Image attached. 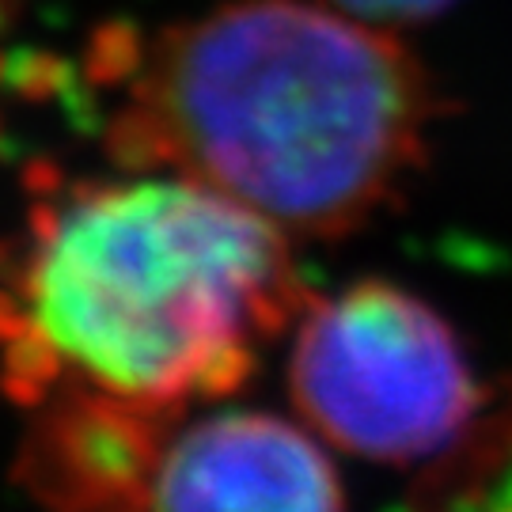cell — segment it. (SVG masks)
I'll list each match as a JSON object with an SVG mask.
<instances>
[{
    "label": "cell",
    "mask_w": 512,
    "mask_h": 512,
    "mask_svg": "<svg viewBox=\"0 0 512 512\" xmlns=\"http://www.w3.org/2000/svg\"><path fill=\"white\" fill-rule=\"evenodd\" d=\"M107 152L213 190L281 236L334 239L425 160L437 99L391 27L330 0H228L152 31L110 27Z\"/></svg>",
    "instance_id": "1"
},
{
    "label": "cell",
    "mask_w": 512,
    "mask_h": 512,
    "mask_svg": "<svg viewBox=\"0 0 512 512\" xmlns=\"http://www.w3.org/2000/svg\"><path fill=\"white\" fill-rule=\"evenodd\" d=\"M308 300L289 236L190 179L61 186L0 281V380L23 410L95 391L183 414L239 391Z\"/></svg>",
    "instance_id": "2"
},
{
    "label": "cell",
    "mask_w": 512,
    "mask_h": 512,
    "mask_svg": "<svg viewBox=\"0 0 512 512\" xmlns=\"http://www.w3.org/2000/svg\"><path fill=\"white\" fill-rule=\"evenodd\" d=\"M289 395L311 433L380 463L440 452L482 403L448 319L387 281H361L304 304Z\"/></svg>",
    "instance_id": "3"
},
{
    "label": "cell",
    "mask_w": 512,
    "mask_h": 512,
    "mask_svg": "<svg viewBox=\"0 0 512 512\" xmlns=\"http://www.w3.org/2000/svg\"><path fill=\"white\" fill-rule=\"evenodd\" d=\"M145 512H346V497L304 425L224 410L171 433Z\"/></svg>",
    "instance_id": "4"
},
{
    "label": "cell",
    "mask_w": 512,
    "mask_h": 512,
    "mask_svg": "<svg viewBox=\"0 0 512 512\" xmlns=\"http://www.w3.org/2000/svg\"><path fill=\"white\" fill-rule=\"evenodd\" d=\"M19 475L54 512H145L179 410L95 391H54L27 406Z\"/></svg>",
    "instance_id": "5"
},
{
    "label": "cell",
    "mask_w": 512,
    "mask_h": 512,
    "mask_svg": "<svg viewBox=\"0 0 512 512\" xmlns=\"http://www.w3.org/2000/svg\"><path fill=\"white\" fill-rule=\"evenodd\" d=\"M334 8H342L349 16H361L380 27H399V23H418L444 12L452 0H330Z\"/></svg>",
    "instance_id": "6"
},
{
    "label": "cell",
    "mask_w": 512,
    "mask_h": 512,
    "mask_svg": "<svg viewBox=\"0 0 512 512\" xmlns=\"http://www.w3.org/2000/svg\"><path fill=\"white\" fill-rule=\"evenodd\" d=\"M482 512H512V459L501 467V475H497L494 490L486 497V509Z\"/></svg>",
    "instance_id": "7"
}]
</instances>
